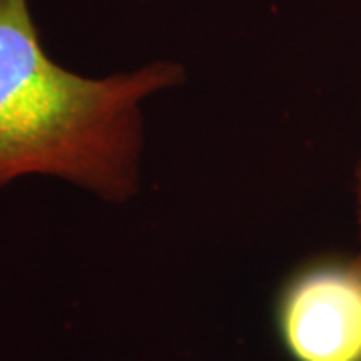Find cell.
<instances>
[{"mask_svg": "<svg viewBox=\"0 0 361 361\" xmlns=\"http://www.w3.org/2000/svg\"><path fill=\"white\" fill-rule=\"evenodd\" d=\"M355 195H357V217H360V237H361V161L360 165H357V171H355ZM357 261V265L361 267V251L360 255L355 257Z\"/></svg>", "mask_w": 361, "mask_h": 361, "instance_id": "3957f363", "label": "cell"}, {"mask_svg": "<svg viewBox=\"0 0 361 361\" xmlns=\"http://www.w3.org/2000/svg\"><path fill=\"white\" fill-rule=\"evenodd\" d=\"M183 78L169 61L82 77L42 49L28 0H0V189L54 177L103 201H127L139 177L141 103Z\"/></svg>", "mask_w": 361, "mask_h": 361, "instance_id": "6da1fadb", "label": "cell"}, {"mask_svg": "<svg viewBox=\"0 0 361 361\" xmlns=\"http://www.w3.org/2000/svg\"><path fill=\"white\" fill-rule=\"evenodd\" d=\"M275 322L293 361H361V267L317 261L283 285Z\"/></svg>", "mask_w": 361, "mask_h": 361, "instance_id": "7a4b0ae2", "label": "cell"}]
</instances>
